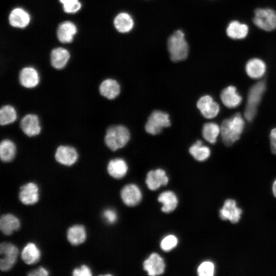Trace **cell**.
Instances as JSON below:
<instances>
[{"mask_svg":"<svg viewBox=\"0 0 276 276\" xmlns=\"http://www.w3.org/2000/svg\"><path fill=\"white\" fill-rule=\"evenodd\" d=\"M244 125V120L240 113L223 120L220 127V134L223 143L230 146L238 140Z\"/></svg>","mask_w":276,"mask_h":276,"instance_id":"obj_1","label":"cell"},{"mask_svg":"<svg viewBox=\"0 0 276 276\" xmlns=\"http://www.w3.org/2000/svg\"><path fill=\"white\" fill-rule=\"evenodd\" d=\"M167 45L170 58L172 61H183L188 57L189 45L181 30L175 31L169 37Z\"/></svg>","mask_w":276,"mask_h":276,"instance_id":"obj_2","label":"cell"},{"mask_svg":"<svg viewBox=\"0 0 276 276\" xmlns=\"http://www.w3.org/2000/svg\"><path fill=\"white\" fill-rule=\"evenodd\" d=\"M130 138V131L126 126L122 125H112L106 130L104 143L110 150L115 151L123 148Z\"/></svg>","mask_w":276,"mask_h":276,"instance_id":"obj_3","label":"cell"},{"mask_svg":"<svg viewBox=\"0 0 276 276\" xmlns=\"http://www.w3.org/2000/svg\"><path fill=\"white\" fill-rule=\"evenodd\" d=\"M266 89L264 81H260L253 85L247 95L244 117L248 121H252L256 115L257 107Z\"/></svg>","mask_w":276,"mask_h":276,"instance_id":"obj_4","label":"cell"},{"mask_svg":"<svg viewBox=\"0 0 276 276\" xmlns=\"http://www.w3.org/2000/svg\"><path fill=\"white\" fill-rule=\"evenodd\" d=\"M170 117L168 113L155 110L149 116L145 126L146 131L151 135L159 133L163 128L171 126Z\"/></svg>","mask_w":276,"mask_h":276,"instance_id":"obj_5","label":"cell"},{"mask_svg":"<svg viewBox=\"0 0 276 276\" xmlns=\"http://www.w3.org/2000/svg\"><path fill=\"white\" fill-rule=\"evenodd\" d=\"M253 22L263 30L271 31L276 28V12L270 8H258L254 11Z\"/></svg>","mask_w":276,"mask_h":276,"instance_id":"obj_6","label":"cell"},{"mask_svg":"<svg viewBox=\"0 0 276 276\" xmlns=\"http://www.w3.org/2000/svg\"><path fill=\"white\" fill-rule=\"evenodd\" d=\"M19 253L17 247L9 242H3L0 245V268L2 271L11 269L16 262Z\"/></svg>","mask_w":276,"mask_h":276,"instance_id":"obj_7","label":"cell"},{"mask_svg":"<svg viewBox=\"0 0 276 276\" xmlns=\"http://www.w3.org/2000/svg\"><path fill=\"white\" fill-rule=\"evenodd\" d=\"M19 84L26 88L36 87L40 80V74L34 66L28 65L21 68L18 74Z\"/></svg>","mask_w":276,"mask_h":276,"instance_id":"obj_8","label":"cell"},{"mask_svg":"<svg viewBox=\"0 0 276 276\" xmlns=\"http://www.w3.org/2000/svg\"><path fill=\"white\" fill-rule=\"evenodd\" d=\"M55 159L61 165L71 166L75 164L78 158V153L74 147L60 145L56 149Z\"/></svg>","mask_w":276,"mask_h":276,"instance_id":"obj_9","label":"cell"},{"mask_svg":"<svg viewBox=\"0 0 276 276\" xmlns=\"http://www.w3.org/2000/svg\"><path fill=\"white\" fill-rule=\"evenodd\" d=\"M19 125L22 132L28 137L38 135L41 131L39 117L34 113H28L24 116Z\"/></svg>","mask_w":276,"mask_h":276,"instance_id":"obj_10","label":"cell"},{"mask_svg":"<svg viewBox=\"0 0 276 276\" xmlns=\"http://www.w3.org/2000/svg\"><path fill=\"white\" fill-rule=\"evenodd\" d=\"M196 106L203 117L206 119L215 118L220 111L219 104L209 95L201 97L197 102Z\"/></svg>","mask_w":276,"mask_h":276,"instance_id":"obj_11","label":"cell"},{"mask_svg":"<svg viewBox=\"0 0 276 276\" xmlns=\"http://www.w3.org/2000/svg\"><path fill=\"white\" fill-rule=\"evenodd\" d=\"M71 58L69 51L63 47H57L51 51L50 60L51 66L57 70H61L67 65Z\"/></svg>","mask_w":276,"mask_h":276,"instance_id":"obj_12","label":"cell"},{"mask_svg":"<svg viewBox=\"0 0 276 276\" xmlns=\"http://www.w3.org/2000/svg\"><path fill=\"white\" fill-rule=\"evenodd\" d=\"M8 21L12 27L24 29L29 25L31 21V16L29 13L24 8L16 7L10 12Z\"/></svg>","mask_w":276,"mask_h":276,"instance_id":"obj_13","label":"cell"},{"mask_svg":"<svg viewBox=\"0 0 276 276\" xmlns=\"http://www.w3.org/2000/svg\"><path fill=\"white\" fill-rule=\"evenodd\" d=\"M19 198L26 205L36 203L39 200V188L34 182H29L20 188Z\"/></svg>","mask_w":276,"mask_h":276,"instance_id":"obj_14","label":"cell"},{"mask_svg":"<svg viewBox=\"0 0 276 276\" xmlns=\"http://www.w3.org/2000/svg\"><path fill=\"white\" fill-rule=\"evenodd\" d=\"M77 27L72 21L65 20L60 23L56 34L59 41L61 43L71 42L77 33Z\"/></svg>","mask_w":276,"mask_h":276,"instance_id":"obj_15","label":"cell"},{"mask_svg":"<svg viewBox=\"0 0 276 276\" xmlns=\"http://www.w3.org/2000/svg\"><path fill=\"white\" fill-rule=\"evenodd\" d=\"M241 214L242 210L238 208L236 202L231 199L225 201L222 209L219 211L220 217L222 220H228L233 223L239 221Z\"/></svg>","mask_w":276,"mask_h":276,"instance_id":"obj_16","label":"cell"},{"mask_svg":"<svg viewBox=\"0 0 276 276\" xmlns=\"http://www.w3.org/2000/svg\"><path fill=\"white\" fill-rule=\"evenodd\" d=\"M121 197L126 205L133 206L141 201L142 193L137 186L129 184L123 187L121 192Z\"/></svg>","mask_w":276,"mask_h":276,"instance_id":"obj_17","label":"cell"},{"mask_svg":"<svg viewBox=\"0 0 276 276\" xmlns=\"http://www.w3.org/2000/svg\"><path fill=\"white\" fill-rule=\"evenodd\" d=\"M144 269L149 275H160L164 273L165 267L162 258L156 253H152L143 263Z\"/></svg>","mask_w":276,"mask_h":276,"instance_id":"obj_18","label":"cell"},{"mask_svg":"<svg viewBox=\"0 0 276 276\" xmlns=\"http://www.w3.org/2000/svg\"><path fill=\"white\" fill-rule=\"evenodd\" d=\"M100 95L108 99L113 100L120 94L121 86L119 82L115 79L107 78L103 80L99 87Z\"/></svg>","mask_w":276,"mask_h":276,"instance_id":"obj_19","label":"cell"},{"mask_svg":"<svg viewBox=\"0 0 276 276\" xmlns=\"http://www.w3.org/2000/svg\"><path fill=\"white\" fill-rule=\"evenodd\" d=\"M168 182V177L163 169L151 170L147 173L146 183L151 190H155L162 185H166Z\"/></svg>","mask_w":276,"mask_h":276,"instance_id":"obj_20","label":"cell"},{"mask_svg":"<svg viewBox=\"0 0 276 276\" xmlns=\"http://www.w3.org/2000/svg\"><path fill=\"white\" fill-rule=\"evenodd\" d=\"M220 98L224 105L230 108L237 107L242 101V97L237 92L236 87L232 85L221 91Z\"/></svg>","mask_w":276,"mask_h":276,"instance_id":"obj_21","label":"cell"},{"mask_svg":"<svg viewBox=\"0 0 276 276\" xmlns=\"http://www.w3.org/2000/svg\"><path fill=\"white\" fill-rule=\"evenodd\" d=\"M113 25L115 30L119 33H126L133 28L134 21L129 13L122 12L114 16L113 19Z\"/></svg>","mask_w":276,"mask_h":276,"instance_id":"obj_22","label":"cell"},{"mask_svg":"<svg viewBox=\"0 0 276 276\" xmlns=\"http://www.w3.org/2000/svg\"><path fill=\"white\" fill-rule=\"evenodd\" d=\"M266 66L261 59L254 58L249 59L245 65V71L247 75L253 79L261 78L265 73Z\"/></svg>","mask_w":276,"mask_h":276,"instance_id":"obj_23","label":"cell"},{"mask_svg":"<svg viewBox=\"0 0 276 276\" xmlns=\"http://www.w3.org/2000/svg\"><path fill=\"white\" fill-rule=\"evenodd\" d=\"M20 226V221L17 217L11 214H4L0 219V228L6 235H10L17 231Z\"/></svg>","mask_w":276,"mask_h":276,"instance_id":"obj_24","label":"cell"},{"mask_svg":"<svg viewBox=\"0 0 276 276\" xmlns=\"http://www.w3.org/2000/svg\"><path fill=\"white\" fill-rule=\"evenodd\" d=\"M249 29L247 25L237 20L231 21L226 29L227 35L234 39H242L245 38L248 33Z\"/></svg>","mask_w":276,"mask_h":276,"instance_id":"obj_25","label":"cell"},{"mask_svg":"<svg viewBox=\"0 0 276 276\" xmlns=\"http://www.w3.org/2000/svg\"><path fill=\"white\" fill-rule=\"evenodd\" d=\"M107 170L111 176L119 179L123 177L126 174L128 166L123 159L116 158L111 159L108 162Z\"/></svg>","mask_w":276,"mask_h":276,"instance_id":"obj_26","label":"cell"},{"mask_svg":"<svg viewBox=\"0 0 276 276\" xmlns=\"http://www.w3.org/2000/svg\"><path fill=\"white\" fill-rule=\"evenodd\" d=\"M21 258L29 265L37 263L41 257V252L37 245L32 242L27 243L22 250Z\"/></svg>","mask_w":276,"mask_h":276,"instance_id":"obj_27","label":"cell"},{"mask_svg":"<svg viewBox=\"0 0 276 276\" xmlns=\"http://www.w3.org/2000/svg\"><path fill=\"white\" fill-rule=\"evenodd\" d=\"M86 238V230L82 225H73L67 230V240L73 245H78L83 243L85 241Z\"/></svg>","mask_w":276,"mask_h":276,"instance_id":"obj_28","label":"cell"},{"mask_svg":"<svg viewBox=\"0 0 276 276\" xmlns=\"http://www.w3.org/2000/svg\"><path fill=\"white\" fill-rule=\"evenodd\" d=\"M16 153V147L14 143L9 139H4L0 143V158L2 162H11Z\"/></svg>","mask_w":276,"mask_h":276,"instance_id":"obj_29","label":"cell"},{"mask_svg":"<svg viewBox=\"0 0 276 276\" xmlns=\"http://www.w3.org/2000/svg\"><path fill=\"white\" fill-rule=\"evenodd\" d=\"M158 201L163 204L161 209L165 213H170L174 211L178 203L176 195L170 191L161 193L158 197Z\"/></svg>","mask_w":276,"mask_h":276,"instance_id":"obj_30","label":"cell"},{"mask_svg":"<svg viewBox=\"0 0 276 276\" xmlns=\"http://www.w3.org/2000/svg\"><path fill=\"white\" fill-rule=\"evenodd\" d=\"M190 154L197 161L202 162L207 159L210 154V148L203 145L200 140H197L189 149Z\"/></svg>","mask_w":276,"mask_h":276,"instance_id":"obj_31","label":"cell"},{"mask_svg":"<svg viewBox=\"0 0 276 276\" xmlns=\"http://www.w3.org/2000/svg\"><path fill=\"white\" fill-rule=\"evenodd\" d=\"M220 133V127L215 123L208 122L203 124L202 135L203 139L211 144H214Z\"/></svg>","mask_w":276,"mask_h":276,"instance_id":"obj_32","label":"cell"},{"mask_svg":"<svg viewBox=\"0 0 276 276\" xmlns=\"http://www.w3.org/2000/svg\"><path fill=\"white\" fill-rule=\"evenodd\" d=\"M17 114L15 108L11 105L3 106L0 109V124L5 126L14 123L17 119Z\"/></svg>","mask_w":276,"mask_h":276,"instance_id":"obj_33","label":"cell"},{"mask_svg":"<svg viewBox=\"0 0 276 276\" xmlns=\"http://www.w3.org/2000/svg\"><path fill=\"white\" fill-rule=\"evenodd\" d=\"M63 5V9L66 13L73 14L79 11L82 4L79 0H59Z\"/></svg>","mask_w":276,"mask_h":276,"instance_id":"obj_34","label":"cell"},{"mask_svg":"<svg viewBox=\"0 0 276 276\" xmlns=\"http://www.w3.org/2000/svg\"><path fill=\"white\" fill-rule=\"evenodd\" d=\"M215 266L210 261L202 262L197 269V273L199 276H212L214 274Z\"/></svg>","mask_w":276,"mask_h":276,"instance_id":"obj_35","label":"cell"},{"mask_svg":"<svg viewBox=\"0 0 276 276\" xmlns=\"http://www.w3.org/2000/svg\"><path fill=\"white\" fill-rule=\"evenodd\" d=\"M177 238L172 235H170L164 238L161 243V248L166 251H169L174 248L177 244Z\"/></svg>","mask_w":276,"mask_h":276,"instance_id":"obj_36","label":"cell"},{"mask_svg":"<svg viewBox=\"0 0 276 276\" xmlns=\"http://www.w3.org/2000/svg\"><path fill=\"white\" fill-rule=\"evenodd\" d=\"M72 274L74 276H90L92 273L89 267L85 265H82L80 267L74 269Z\"/></svg>","mask_w":276,"mask_h":276,"instance_id":"obj_37","label":"cell"},{"mask_svg":"<svg viewBox=\"0 0 276 276\" xmlns=\"http://www.w3.org/2000/svg\"><path fill=\"white\" fill-rule=\"evenodd\" d=\"M103 217L107 223H114L117 219L116 212L112 209H106L103 213Z\"/></svg>","mask_w":276,"mask_h":276,"instance_id":"obj_38","label":"cell"},{"mask_svg":"<svg viewBox=\"0 0 276 276\" xmlns=\"http://www.w3.org/2000/svg\"><path fill=\"white\" fill-rule=\"evenodd\" d=\"M28 275L29 276H45L49 275V272L44 267H39L38 268L28 272Z\"/></svg>","mask_w":276,"mask_h":276,"instance_id":"obj_39","label":"cell"},{"mask_svg":"<svg viewBox=\"0 0 276 276\" xmlns=\"http://www.w3.org/2000/svg\"><path fill=\"white\" fill-rule=\"evenodd\" d=\"M270 148L271 152L276 154V128L271 130L270 134Z\"/></svg>","mask_w":276,"mask_h":276,"instance_id":"obj_40","label":"cell"},{"mask_svg":"<svg viewBox=\"0 0 276 276\" xmlns=\"http://www.w3.org/2000/svg\"><path fill=\"white\" fill-rule=\"evenodd\" d=\"M272 192L274 196L276 197V179L273 182L272 185Z\"/></svg>","mask_w":276,"mask_h":276,"instance_id":"obj_41","label":"cell"}]
</instances>
